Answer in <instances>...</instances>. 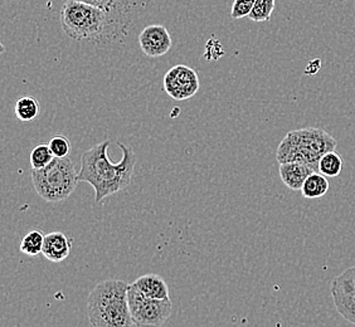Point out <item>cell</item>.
I'll list each match as a JSON object with an SVG mask.
<instances>
[{
  "instance_id": "cell-20",
  "label": "cell",
  "mask_w": 355,
  "mask_h": 327,
  "mask_svg": "<svg viewBox=\"0 0 355 327\" xmlns=\"http://www.w3.org/2000/svg\"><path fill=\"white\" fill-rule=\"evenodd\" d=\"M254 3H256V0H234L232 10H231V17L233 19L248 18Z\"/></svg>"
},
{
  "instance_id": "cell-21",
  "label": "cell",
  "mask_w": 355,
  "mask_h": 327,
  "mask_svg": "<svg viewBox=\"0 0 355 327\" xmlns=\"http://www.w3.org/2000/svg\"><path fill=\"white\" fill-rule=\"evenodd\" d=\"M211 42H212L213 47H211L209 43L207 44L205 57H207L208 60H217L220 55H223V48H222L218 41L216 43V39H211Z\"/></svg>"
},
{
  "instance_id": "cell-18",
  "label": "cell",
  "mask_w": 355,
  "mask_h": 327,
  "mask_svg": "<svg viewBox=\"0 0 355 327\" xmlns=\"http://www.w3.org/2000/svg\"><path fill=\"white\" fill-rule=\"evenodd\" d=\"M273 9H275V0H256L248 18L257 23L268 21L271 19Z\"/></svg>"
},
{
  "instance_id": "cell-17",
  "label": "cell",
  "mask_w": 355,
  "mask_h": 327,
  "mask_svg": "<svg viewBox=\"0 0 355 327\" xmlns=\"http://www.w3.org/2000/svg\"><path fill=\"white\" fill-rule=\"evenodd\" d=\"M55 159L48 143H38L31 151V168L32 169H43Z\"/></svg>"
},
{
  "instance_id": "cell-7",
  "label": "cell",
  "mask_w": 355,
  "mask_h": 327,
  "mask_svg": "<svg viewBox=\"0 0 355 327\" xmlns=\"http://www.w3.org/2000/svg\"><path fill=\"white\" fill-rule=\"evenodd\" d=\"M330 292L336 312L349 324L355 325V266L335 277Z\"/></svg>"
},
{
  "instance_id": "cell-14",
  "label": "cell",
  "mask_w": 355,
  "mask_h": 327,
  "mask_svg": "<svg viewBox=\"0 0 355 327\" xmlns=\"http://www.w3.org/2000/svg\"><path fill=\"white\" fill-rule=\"evenodd\" d=\"M15 116L23 123H29L37 118L40 114V103L33 96H23L15 103Z\"/></svg>"
},
{
  "instance_id": "cell-3",
  "label": "cell",
  "mask_w": 355,
  "mask_h": 327,
  "mask_svg": "<svg viewBox=\"0 0 355 327\" xmlns=\"http://www.w3.org/2000/svg\"><path fill=\"white\" fill-rule=\"evenodd\" d=\"M338 141L329 132L318 127L290 131L282 139L277 151L276 159L281 163H300L310 166L315 171H319L321 157L329 151L336 149Z\"/></svg>"
},
{
  "instance_id": "cell-10",
  "label": "cell",
  "mask_w": 355,
  "mask_h": 327,
  "mask_svg": "<svg viewBox=\"0 0 355 327\" xmlns=\"http://www.w3.org/2000/svg\"><path fill=\"white\" fill-rule=\"evenodd\" d=\"M72 249V240L62 232L48 233L44 237L42 254L51 262L60 263L67 258Z\"/></svg>"
},
{
  "instance_id": "cell-19",
  "label": "cell",
  "mask_w": 355,
  "mask_h": 327,
  "mask_svg": "<svg viewBox=\"0 0 355 327\" xmlns=\"http://www.w3.org/2000/svg\"><path fill=\"white\" fill-rule=\"evenodd\" d=\"M48 145H49V149H51L55 157H67L69 152H71V149H72L69 139L63 136L61 134L53 135L52 139L49 140Z\"/></svg>"
},
{
  "instance_id": "cell-12",
  "label": "cell",
  "mask_w": 355,
  "mask_h": 327,
  "mask_svg": "<svg viewBox=\"0 0 355 327\" xmlns=\"http://www.w3.org/2000/svg\"><path fill=\"white\" fill-rule=\"evenodd\" d=\"M279 171L282 183L291 191H301L309 175L315 173L314 169H311L308 165L294 161L281 163Z\"/></svg>"
},
{
  "instance_id": "cell-4",
  "label": "cell",
  "mask_w": 355,
  "mask_h": 327,
  "mask_svg": "<svg viewBox=\"0 0 355 327\" xmlns=\"http://www.w3.org/2000/svg\"><path fill=\"white\" fill-rule=\"evenodd\" d=\"M37 194L48 203H58L71 197L80 183L75 164L69 157H55L43 169H32Z\"/></svg>"
},
{
  "instance_id": "cell-22",
  "label": "cell",
  "mask_w": 355,
  "mask_h": 327,
  "mask_svg": "<svg viewBox=\"0 0 355 327\" xmlns=\"http://www.w3.org/2000/svg\"><path fill=\"white\" fill-rule=\"evenodd\" d=\"M76 1H81V3H86L89 6H94V7L103 8V9H107V8L114 3V0H76Z\"/></svg>"
},
{
  "instance_id": "cell-13",
  "label": "cell",
  "mask_w": 355,
  "mask_h": 327,
  "mask_svg": "<svg viewBox=\"0 0 355 327\" xmlns=\"http://www.w3.org/2000/svg\"><path fill=\"white\" fill-rule=\"evenodd\" d=\"M329 180L320 171H315L311 175H309L308 179L301 188V194L302 197L308 199H318L324 197L329 191Z\"/></svg>"
},
{
  "instance_id": "cell-15",
  "label": "cell",
  "mask_w": 355,
  "mask_h": 327,
  "mask_svg": "<svg viewBox=\"0 0 355 327\" xmlns=\"http://www.w3.org/2000/svg\"><path fill=\"white\" fill-rule=\"evenodd\" d=\"M44 237L46 234H43L41 231H31L27 233L21 239V245H19L21 252L29 257H37L38 254H41L43 249Z\"/></svg>"
},
{
  "instance_id": "cell-6",
  "label": "cell",
  "mask_w": 355,
  "mask_h": 327,
  "mask_svg": "<svg viewBox=\"0 0 355 327\" xmlns=\"http://www.w3.org/2000/svg\"><path fill=\"white\" fill-rule=\"evenodd\" d=\"M129 308L137 326H163L171 317V299L154 300L144 296L135 287H129Z\"/></svg>"
},
{
  "instance_id": "cell-5",
  "label": "cell",
  "mask_w": 355,
  "mask_h": 327,
  "mask_svg": "<svg viewBox=\"0 0 355 327\" xmlns=\"http://www.w3.org/2000/svg\"><path fill=\"white\" fill-rule=\"evenodd\" d=\"M106 10L86 3L67 0L62 8V29L75 41L97 42L105 32Z\"/></svg>"
},
{
  "instance_id": "cell-8",
  "label": "cell",
  "mask_w": 355,
  "mask_h": 327,
  "mask_svg": "<svg viewBox=\"0 0 355 327\" xmlns=\"http://www.w3.org/2000/svg\"><path fill=\"white\" fill-rule=\"evenodd\" d=\"M164 89L177 101L191 98L199 91L198 75L185 64H177L164 76Z\"/></svg>"
},
{
  "instance_id": "cell-11",
  "label": "cell",
  "mask_w": 355,
  "mask_h": 327,
  "mask_svg": "<svg viewBox=\"0 0 355 327\" xmlns=\"http://www.w3.org/2000/svg\"><path fill=\"white\" fill-rule=\"evenodd\" d=\"M137 288V291L143 293L144 296L154 299V300H168L171 299L169 288L164 279L159 274H144L137 280L131 283Z\"/></svg>"
},
{
  "instance_id": "cell-9",
  "label": "cell",
  "mask_w": 355,
  "mask_h": 327,
  "mask_svg": "<svg viewBox=\"0 0 355 327\" xmlns=\"http://www.w3.org/2000/svg\"><path fill=\"white\" fill-rule=\"evenodd\" d=\"M139 46L148 57L157 58L171 51L173 41L171 33L164 26L153 24L144 28L139 35Z\"/></svg>"
},
{
  "instance_id": "cell-1",
  "label": "cell",
  "mask_w": 355,
  "mask_h": 327,
  "mask_svg": "<svg viewBox=\"0 0 355 327\" xmlns=\"http://www.w3.org/2000/svg\"><path fill=\"white\" fill-rule=\"evenodd\" d=\"M110 143L109 140L97 143L85 151L81 159L78 180L89 183L95 189L96 203L126 189L132 180L137 165L134 150L121 143H117L123 152L121 160L116 164L111 163L107 157Z\"/></svg>"
},
{
  "instance_id": "cell-2",
  "label": "cell",
  "mask_w": 355,
  "mask_h": 327,
  "mask_svg": "<svg viewBox=\"0 0 355 327\" xmlns=\"http://www.w3.org/2000/svg\"><path fill=\"white\" fill-rule=\"evenodd\" d=\"M129 287L121 280H106L96 285L87 300V316L92 326H137L129 308Z\"/></svg>"
},
{
  "instance_id": "cell-16",
  "label": "cell",
  "mask_w": 355,
  "mask_h": 327,
  "mask_svg": "<svg viewBox=\"0 0 355 327\" xmlns=\"http://www.w3.org/2000/svg\"><path fill=\"white\" fill-rule=\"evenodd\" d=\"M343 166H344V163H343L340 154H338L335 150L329 151L324 157H321L320 163H319V171L325 177H335L342 173Z\"/></svg>"
}]
</instances>
